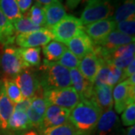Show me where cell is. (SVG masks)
Listing matches in <instances>:
<instances>
[{
	"label": "cell",
	"mask_w": 135,
	"mask_h": 135,
	"mask_svg": "<svg viewBox=\"0 0 135 135\" xmlns=\"http://www.w3.org/2000/svg\"><path fill=\"white\" fill-rule=\"evenodd\" d=\"M101 113L93 101L81 99L71 110L68 120L83 135H90L95 130Z\"/></svg>",
	"instance_id": "6da1fadb"
},
{
	"label": "cell",
	"mask_w": 135,
	"mask_h": 135,
	"mask_svg": "<svg viewBox=\"0 0 135 135\" xmlns=\"http://www.w3.org/2000/svg\"><path fill=\"white\" fill-rule=\"evenodd\" d=\"M35 72L44 91L67 88L71 85L69 70L56 62H51L44 59Z\"/></svg>",
	"instance_id": "7a4b0ae2"
},
{
	"label": "cell",
	"mask_w": 135,
	"mask_h": 135,
	"mask_svg": "<svg viewBox=\"0 0 135 135\" xmlns=\"http://www.w3.org/2000/svg\"><path fill=\"white\" fill-rule=\"evenodd\" d=\"M55 41L65 44L83 31L80 20L73 15H66L53 26L49 28Z\"/></svg>",
	"instance_id": "3957f363"
},
{
	"label": "cell",
	"mask_w": 135,
	"mask_h": 135,
	"mask_svg": "<svg viewBox=\"0 0 135 135\" xmlns=\"http://www.w3.org/2000/svg\"><path fill=\"white\" fill-rule=\"evenodd\" d=\"M47 104H53L71 110L81 98L72 86L44 91Z\"/></svg>",
	"instance_id": "277c9868"
},
{
	"label": "cell",
	"mask_w": 135,
	"mask_h": 135,
	"mask_svg": "<svg viewBox=\"0 0 135 135\" xmlns=\"http://www.w3.org/2000/svg\"><path fill=\"white\" fill-rule=\"evenodd\" d=\"M114 9L110 1H93L87 2L80 16L83 25L86 26L112 17Z\"/></svg>",
	"instance_id": "5b68a950"
},
{
	"label": "cell",
	"mask_w": 135,
	"mask_h": 135,
	"mask_svg": "<svg viewBox=\"0 0 135 135\" xmlns=\"http://www.w3.org/2000/svg\"><path fill=\"white\" fill-rule=\"evenodd\" d=\"M134 53L135 44L134 42L119 47L98 57L107 64L113 65L123 70L135 59Z\"/></svg>",
	"instance_id": "8992f818"
},
{
	"label": "cell",
	"mask_w": 135,
	"mask_h": 135,
	"mask_svg": "<svg viewBox=\"0 0 135 135\" xmlns=\"http://www.w3.org/2000/svg\"><path fill=\"white\" fill-rule=\"evenodd\" d=\"M0 65L7 77L12 79H15L24 68H28L20 58L17 47L12 45L5 46L0 59Z\"/></svg>",
	"instance_id": "52a82bcc"
},
{
	"label": "cell",
	"mask_w": 135,
	"mask_h": 135,
	"mask_svg": "<svg viewBox=\"0 0 135 135\" xmlns=\"http://www.w3.org/2000/svg\"><path fill=\"white\" fill-rule=\"evenodd\" d=\"M95 135H124L119 118L113 109L103 112L95 128Z\"/></svg>",
	"instance_id": "ba28073f"
},
{
	"label": "cell",
	"mask_w": 135,
	"mask_h": 135,
	"mask_svg": "<svg viewBox=\"0 0 135 135\" xmlns=\"http://www.w3.org/2000/svg\"><path fill=\"white\" fill-rule=\"evenodd\" d=\"M53 38V36L50 29L47 27H42L39 30L17 35L15 41L21 47H39L44 46Z\"/></svg>",
	"instance_id": "9c48e42d"
},
{
	"label": "cell",
	"mask_w": 135,
	"mask_h": 135,
	"mask_svg": "<svg viewBox=\"0 0 135 135\" xmlns=\"http://www.w3.org/2000/svg\"><path fill=\"white\" fill-rule=\"evenodd\" d=\"M47 107V103L44 96V89L40 86L32 99L31 104L26 111L31 126L40 130Z\"/></svg>",
	"instance_id": "30bf717a"
},
{
	"label": "cell",
	"mask_w": 135,
	"mask_h": 135,
	"mask_svg": "<svg viewBox=\"0 0 135 135\" xmlns=\"http://www.w3.org/2000/svg\"><path fill=\"white\" fill-rule=\"evenodd\" d=\"M17 85L24 98L32 99L39 87L36 72L32 68H26L15 78Z\"/></svg>",
	"instance_id": "8fae6325"
},
{
	"label": "cell",
	"mask_w": 135,
	"mask_h": 135,
	"mask_svg": "<svg viewBox=\"0 0 135 135\" xmlns=\"http://www.w3.org/2000/svg\"><path fill=\"white\" fill-rule=\"evenodd\" d=\"M112 94L115 112L121 113L130 104L134 102L135 86H130L126 80H123L116 84Z\"/></svg>",
	"instance_id": "7c38bea8"
},
{
	"label": "cell",
	"mask_w": 135,
	"mask_h": 135,
	"mask_svg": "<svg viewBox=\"0 0 135 135\" xmlns=\"http://www.w3.org/2000/svg\"><path fill=\"white\" fill-rule=\"evenodd\" d=\"M116 26V22L110 17L86 25L83 27V30L91 38L93 44H96L115 30Z\"/></svg>",
	"instance_id": "4fadbf2b"
},
{
	"label": "cell",
	"mask_w": 135,
	"mask_h": 135,
	"mask_svg": "<svg viewBox=\"0 0 135 135\" xmlns=\"http://www.w3.org/2000/svg\"><path fill=\"white\" fill-rule=\"evenodd\" d=\"M70 112L71 110L68 109H65L56 105L47 104L40 131L42 132L47 128L60 126L67 122Z\"/></svg>",
	"instance_id": "5bb4252c"
},
{
	"label": "cell",
	"mask_w": 135,
	"mask_h": 135,
	"mask_svg": "<svg viewBox=\"0 0 135 135\" xmlns=\"http://www.w3.org/2000/svg\"><path fill=\"white\" fill-rule=\"evenodd\" d=\"M65 45L68 49L80 59L88 53L93 51L94 49V44L91 38L85 33L84 30L70 39Z\"/></svg>",
	"instance_id": "9a60e30c"
},
{
	"label": "cell",
	"mask_w": 135,
	"mask_h": 135,
	"mask_svg": "<svg viewBox=\"0 0 135 135\" xmlns=\"http://www.w3.org/2000/svg\"><path fill=\"white\" fill-rule=\"evenodd\" d=\"M101 65V60L93 51L83 57L78 66V70L83 77L91 83H94Z\"/></svg>",
	"instance_id": "2e32d148"
},
{
	"label": "cell",
	"mask_w": 135,
	"mask_h": 135,
	"mask_svg": "<svg viewBox=\"0 0 135 135\" xmlns=\"http://www.w3.org/2000/svg\"><path fill=\"white\" fill-rule=\"evenodd\" d=\"M113 87L107 85L100 87H93L91 101H92L99 110L103 113L104 111L113 109Z\"/></svg>",
	"instance_id": "e0dca14e"
},
{
	"label": "cell",
	"mask_w": 135,
	"mask_h": 135,
	"mask_svg": "<svg viewBox=\"0 0 135 135\" xmlns=\"http://www.w3.org/2000/svg\"><path fill=\"white\" fill-rule=\"evenodd\" d=\"M69 73L71 85L80 98L90 100L93 90V83L83 77L78 68L71 69L69 70Z\"/></svg>",
	"instance_id": "ac0fdd59"
},
{
	"label": "cell",
	"mask_w": 135,
	"mask_h": 135,
	"mask_svg": "<svg viewBox=\"0 0 135 135\" xmlns=\"http://www.w3.org/2000/svg\"><path fill=\"white\" fill-rule=\"evenodd\" d=\"M14 112V104L11 101L5 92L2 84L0 87V131H6L10 117Z\"/></svg>",
	"instance_id": "d6986e66"
},
{
	"label": "cell",
	"mask_w": 135,
	"mask_h": 135,
	"mask_svg": "<svg viewBox=\"0 0 135 135\" xmlns=\"http://www.w3.org/2000/svg\"><path fill=\"white\" fill-rule=\"evenodd\" d=\"M44 10L46 18V27L48 29L56 24L67 15L64 6L59 1L45 5Z\"/></svg>",
	"instance_id": "ffe728a7"
},
{
	"label": "cell",
	"mask_w": 135,
	"mask_h": 135,
	"mask_svg": "<svg viewBox=\"0 0 135 135\" xmlns=\"http://www.w3.org/2000/svg\"><path fill=\"white\" fill-rule=\"evenodd\" d=\"M17 32L12 23L8 19L0 9V44L8 46L14 44Z\"/></svg>",
	"instance_id": "44dd1931"
},
{
	"label": "cell",
	"mask_w": 135,
	"mask_h": 135,
	"mask_svg": "<svg viewBox=\"0 0 135 135\" xmlns=\"http://www.w3.org/2000/svg\"><path fill=\"white\" fill-rule=\"evenodd\" d=\"M67 50V46L65 44L56 41L55 40L50 41L42 47L45 60L51 62H57Z\"/></svg>",
	"instance_id": "7402d4cb"
},
{
	"label": "cell",
	"mask_w": 135,
	"mask_h": 135,
	"mask_svg": "<svg viewBox=\"0 0 135 135\" xmlns=\"http://www.w3.org/2000/svg\"><path fill=\"white\" fill-rule=\"evenodd\" d=\"M32 128L29 122L26 112L21 110H14L10 117L8 129L14 131H27Z\"/></svg>",
	"instance_id": "603a6c76"
},
{
	"label": "cell",
	"mask_w": 135,
	"mask_h": 135,
	"mask_svg": "<svg viewBox=\"0 0 135 135\" xmlns=\"http://www.w3.org/2000/svg\"><path fill=\"white\" fill-rule=\"evenodd\" d=\"M17 51L27 67H39L41 64L40 47H17Z\"/></svg>",
	"instance_id": "cb8c5ba5"
},
{
	"label": "cell",
	"mask_w": 135,
	"mask_h": 135,
	"mask_svg": "<svg viewBox=\"0 0 135 135\" xmlns=\"http://www.w3.org/2000/svg\"><path fill=\"white\" fill-rule=\"evenodd\" d=\"M135 16V0H123L113 12L112 19L116 23Z\"/></svg>",
	"instance_id": "d4e9b609"
},
{
	"label": "cell",
	"mask_w": 135,
	"mask_h": 135,
	"mask_svg": "<svg viewBox=\"0 0 135 135\" xmlns=\"http://www.w3.org/2000/svg\"><path fill=\"white\" fill-rule=\"evenodd\" d=\"M0 9L11 23L23 16L16 0H0Z\"/></svg>",
	"instance_id": "484cf974"
},
{
	"label": "cell",
	"mask_w": 135,
	"mask_h": 135,
	"mask_svg": "<svg viewBox=\"0 0 135 135\" xmlns=\"http://www.w3.org/2000/svg\"><path fill=\"white\" fill-rule=\"evenodd\" d=\"M41 133L42 135H83L69 120L62 125L47 128Z\"/></svg>",
	"instance_id": "4316f807"
},
{
	"label": "cell",
	"mask_w": 135,
	"mask_h": 135,
	"mask_svg": "<svg viewBox=\"0 0 135 135\" xmlns=\"http://www.w3.org/2000/svg\"><path fill=\"white\" fill-rule=\"evenodd\" d=\"M2 84L4 86L5 92L8 98L14 104L19 103L22 100H23L24 98L23 97L20 89L17 85L15 79L6 77L3 80Z\"/></svg>",
	"instance_id": "83f0119b"
},
{
	"label": "cell",
	"mask_w": 135,
	"mask_h": 135,
	"mask_svg": "<svg viewBox=\"0 0 135 135\" xmlns=\"http://www.w3.org/2000/svg\"><path fill=\"white\" fill-rule=\"evenodd\" d=\"M27 17L34 25L40 27L46 26V18L44 7L38 2L31 6Z\"/></svg>",
	"instance_id": "f1b7e54d"
},
{
	"label": "cell",
	"mask_w": 135,
	"mask_h": 135,
	"mask_svg": "<svg viewBox=\"0 0 135 135\" xmlns=\"http://www.w3.org/2000/svg\"><path fill=\"white\" fill-rule=\"evenodd\" d=\"M12 24L15 27L16 32L20 34L32 32L37 31V30H39L42 28V27L34 25L30 21V20L29 19V17L27 16H25V17L22 16L20 19L13 22Z\"/></svg>",
	"instance_id": "f546056e"
},
{
	"label": "cell",
	"mask_w": 135,
	"mask_h": 135,
	"mask_svg": "<svg viewBox=\"0 0 135 135\" xmlns=\"http://www.w3.org/2000/svg\"><path fill=\"white\" fill-rule=\"evenodd\" d=\"M80 59L77 58L72 52H71L68 49L56 62L62 65L63 67L68 68V70H71L74 68H77L80 64Z\"/></svg>",
	"instance_id": "4dcf8cb0"
},
{
	"label": "cell",
	"mask_w": 135,
	"mask_h": 135,
	"mask_svg": "<svg viewBox=\"0 0 135 135\" xmlns=\"http://www.w3.org/2000/svg\"><path fill=\"white\" fill-rule=\"evenodd\" d=\"M109 74H110L109 65L101 60V65L95 77V81L93 83V87H100L101 86L107 85Z\"/></svg>",
	"instance_id": "1f68e13d"
},
{
	"label": "cell",
	"mask_w": 135,
	"mask_h": 135,
	"mask_svg": "<svg viewBox=\"0 0 135 135\" xmlns=\"http://www.w3.org/2000/svg\"><path fill=\"white\" fill-rule=\"evenodd\" d=\"M116 29L122 33L126 34L131 37H134L135 16L116 23Z\"/></svg>",
	"instance_id": "d6a6232c"
},
{
	"label": "cell",
	"mask_w": 135,
	"mask_h": 135,
	"mask_svg": "<svg viewBox=\"0 0 135 135\" xmlns=\"http://www.w3.org/2000/svg\"><path fill=\"white\" fill-rule=\"evenodd\" d=\"M121 122L124 126H134L135 123V104H130L122 112L121 115Z\"/></svg>",
	"instance_id": "836d02e7"
},
{
	"label": "cell",
	"mask_w": 135,
	"mask_h": 135,
	"mask_svg": "<svg viewBox=\"0 0 135 135\" xmlns=\"http://www.w3.org/2000/svg\"><path fill=\"white\" fill-rule=\"evenodd\" d=\"M109 65V64H108ZM110 67V74L107 85L109 86L113 87L122 81V70L118 68L113 65H109Z\"/></svg>",
	"instance_id": "e575fe53"
},
{
	"label": "cell",
	"mask_w": 135,
	"mask_h": 135,
	"mask_svg": "<svg viewBox=\"0 0 135 135\" xmlns=\"http://www.w3.org/2000/svg\"><path fill=\"white\" fill-rule=\"evenodd\" d=\"M32 99L23 98V100L14 104V110H21L26 112L31 104Z\"/></svg>",
	"instance_id": "d590c367"
},
{
	"label": "cell",
	"mask_w": 135,
	"mask_h": 135,
	"mask_svg": "<svg viewBox=\"0 0 135 135\" xmlns=\"http://www.w3.org/2000/svg\"><path fill=\"white\" fill-rule=\"evenodd\" d=\"M16 2L20 12L23 14H26V12L30 9L32 3V0H16Z\"/></svg>",
	"instance_id": "8d00e7d4"
},
{
	"label": "cell",
	"mask_w": 135,
	"mask_h": 135,
	"mask_svg": "<svg viewBox=\"0 0 135 135\" xmlns=\"http://www.w3.org/2000/svg\"><path fill=\"white\" fill-rule=\"evenodd\" d=\"M122 81L126 80L127 78L131 76L135 73V59L127 66V67L122 70Z\"/></svg>",
	"instance_id": "74e56055"
},
{
	"label": "cell",
	"mask_w": 135,
	"mask_h": 135,
	"mask_svg": "<svg viewBox=\"0 0 135 135\" xmlns=\"http://www.w3.org/2000/svg\"><path fill=\"white\" fill-rule=\"evenodd\" d=\"M81 1L82 0H66V6L68 8V9H75Z\"/></svg>",
	"instance_id": "f35d334b"
},
{
	"label": "cell",
	"mask_w": 135,
	"mask_h": 135,
	"mask_svg": "<svg viewBox=\"0 0 135 135\" xmlns=\"http://www.w3.org/2000/svg\"><path fill=\"white\" fill-rule=\"evenodd\" d=\"M36 1L39 4H41V5H44L45 6V5H48L51 3H53L55 2H57L59 0H36Z\"/></svg>",
	"instance_id": "ab89813d"
},
{
	"label": "cell",
	"mask_w": 135,
	"mask_h": 135,
	"mask_svg": "<svg viewBox=\"0 0 135 135\" xmlns=\"http://www.w3.org/2000/svg\"><path fill=\"white\" fill-rule=\"evenodd\" d=\"M124 135H135V126H130L125 132Z\"/></svg>",
	"instance_id": "60d3db41"
},
{
	"label": "cell",
	"mask_w": 135,
	"mask_h": 135,
	"mask_svg": "<svg viewBox=\"0 0 135 135\" xmlns=\"http://www.w3.org/2000/svg\"><path fill=\"white\" fill-rule=\"evenodd\" d=\"M22 135H38L35 131H27V132H26L24 133Z\"/></svg>",
	"instance_id": "b9f144b4"
},
{
	"label": "cell",
	"mask_w": 135,
	"mask_h": 135,
	"mask_svg": "<svg viewBox=\"0 0 135 135\" xmlns=\"http://www.w3.org/2000/svg\"><path fill=\"white\" fill-rule=\"evenodd\" d=\"M93 1H110V0H86L87 2H93Z\"/></svg>",
	"instance_id": "7bdbcfd3"
},
{
	"label": "cell",
	"mask_w": 135,
	"mask_h": 135,
	"mask_svg": "<svg viewBox=\"0 0 135 135\" xmlns=\"http://www.w3.org/2000/svg\"><path fill=\"white\" fill-rule=\"evenodd\" d=\"M1 85H2V80H0V87H1Z\"/></svg>",
	"instance_id": "ee69618b"
},
{
	"label": "cell",
	"mask_w": 135,
	"mask_h": 135,
	"mask_svg": "<svg viewBox=\"0 0 135 135\" xmlns=\"http://www.w3.org/2000/svg\"><path fill=\"white\" fill-rule=\"evenodd\" d=\"M59 2H60V1H61V0H59Z\"/></svg>",
	"instance_id": "f6af8a7d"
}]
</instances>
